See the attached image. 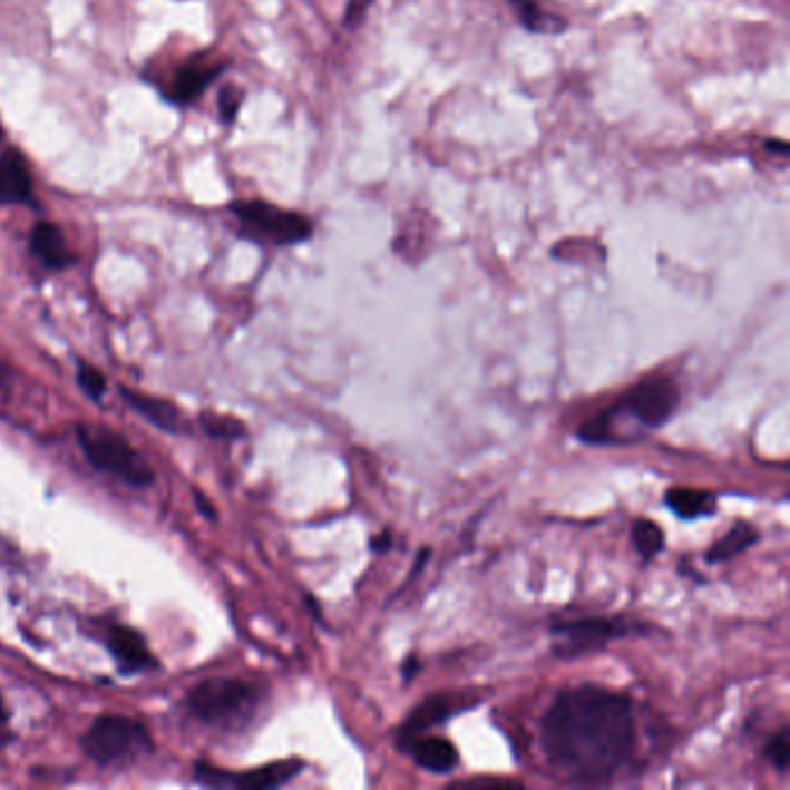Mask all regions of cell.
I'll return each mask as SVG.
<instances>
[{"instance_id":"cell-31","label":"cell","mask_w":790,"mask_h":790,"mask_svg":"<svg viewBox=\"0 0 790 790\" xmlns=\"http://www.w3.org/2000/svg\"><path fill=\"white\" fill-rule=\"evenodd\" d=\"M3 137H6V130H3V126H0V142H3Z\"/></svg>"},{"instance_id":"cell-19","label":"cell","mask_w":790,"mask_h":790,"mask_svg":"<svg viewBox=\"0 0 790 790\" xmlns=\"http://www.w3.org/2000/svg\"><path fill=\"white\" fill-rule=\"evenodd\" d=\"M631 540L642 562H652L665 549V534L652 519H635L631 529Z\"/></svg>"},{"instance_id":"cell-23","label":"cell","mask_w":790,"mask_h":790,"mask_svg":"<svg viewBox=\"0 0 790 790\" xmlns=\"http://www.w3.org/2000/svg\"><path fill=\"white\" fill-rule=\"evenodd\" d=\"M244 94L240 89H225L221 96V116L223 121H232L234 116H237L240 107H242Z\"/></svg>"},{"instance_id":"cell-14","label":"cell","mask_w":790,"mask_h":790,"mask_svg":"<svg viewBox=\"0 0 790 790\" xmlns=\"http://www.w3.org/2000/svg\"><path fill=\"white\" fill-rule=\"evenodd\" d=\"M31 251L49 270H66L75 265V255L70 253L64 232L53 223H38L31 232Z\"/></svg>"},{"instance_id":"cell-22","label":"cell","mask_w":790,"mask_h":790,"mask_svg":"<svg viewBox=\"0 0 790 790\" xmlns=\"http://www.w3.org/2000/svg\"><path fill=\"white\" fill-rule=\"evenodd\" d=\"M77 383L94 401H100L107 392V378L96 367H89V364H79Z\"/></svg>"},{"instance_id":"cell-11","label":"cell","mask_w":790,"mask_h":790,"mask_svg":"<svg viewBox=\"0 0 790 790\" xmlns=\"http://www.w3.org/2000/svg\"><path fill=\"white\" fill-rule=\"evenodd\" d=\"M105 645L126 672H142L156 665V659L146 647L144 637L128 626L109 624L105 631Z\"/></svg>"},{"instance_id":"cell-27","label":"cell","mask_w":790,"mask_h":790,"mask_svg":"<svg viewBox=\"0 0 790 790\" xmlns=\"http://www.w3.org/2000/svg\"><path fill=\"white\" fill-rule=\"evenodd\" d=\"M195 504H197V508H199V513H202L204 517L216 519V508H214V504H212L209 499H204V494H202L199 489H195Z\"/></svg>"},{"instance_id":"cell-16","label":"cell","mask_w":790,"mask_h":790,"mask_svg":"<svg viewBox=\"0 0 790 790\" xmlns=\"http://www.w3.org/2000/svg\"><path fill=\"white\" fill-rule=\"evenodd\" d=\"M121 394H124V399L128 401L130 408H135V411L142 418H146V422H152L158 429L172 431V433H177L182 429L179 408L174 406L172 401L158 399V397H152V394H142V392H135V390H128V388H124Z\"/></svg>"},{"instance_id":"cell-3","label":"cell","mask_w":790,"mask_h":790,"mask_svg":"<svg viewBox=\"0 0 790 790\" xmlns=\"http://www.w3.org/2000/svg\"><path fill=\"white\" fill-rule=\"evenodd\" d=\"M645 622L626 617V614H584V617H554L549 633L554 642V656L577 659L605 650L614 640L645 633Z\"/></svg>"},{"instance_id":"cell-9","label":"cell","mask_w":790,"mask_h":790,"mask_svg":"<svg viewBox=\"0 0 790 790\" xmlns=\"http://www.w3.org/2000/svg\"><path fill=\"white\" fill-rule=\"evenodd\" d=\"M476 705L474 700H466L452 693H436V695H427L420 705L408 714V719L399 725L397 730V747L403 749L408 742H413L416 738L429 733L431 728L448 723L452 716L471 710Z\"/></svg>"},{"instance_id":"cell-2","label":"cell","mask_w":790,"mask_h":790,"mask_svg":"<svg viewBox=\"0 0 790 790\" xmlns=\"http://www.w3.org/2000/svg\"><path fill=\"white\" fill-rule=\"evenodd\" d=\"M680 408V388L667 376H652L626 390L603 413L584 422L577 438L589 446L624 443L626 436L640 438L661 429Z\"/></svg>"},{"instance_id":"cell-10","label":"cell","mask_w":790,"mask_h":790,"mask_svg":"<svg viewBox=\"0 0 790 790\" xmlns=\"http://www.w3.org/2000/svg\"><path fill=\"white\" fill-rule=\"evenodd\" d=\"M223 68H225L223 64H216L207 56L191 58V61H186L177 72H174L167 98L179 105L193 103L223 72Z\"/></svg>"},{"instance_id":"cell-13","label":"cell","mask_w":790,"mask_h":790,"mask_svg":"<svg viewBox=\"0 0 790 790\" xmlns=\"http://www.w3.org/2000/svg\"><path fill=\"white\" fill-rule=\"evenodd\" d=\"M0 202L33 204V179L23 156L17 149L0 156Z\"/></svg>"},{"instance_id":"cell-1","label":"cell","mask_w":790,"mask_h":790,"mask_svg":"<svg viewBox=\"0 0 790 790\" xmlns=\"http://www.w3.org/2000/svg\"><path fill=\"white\" fill-rule=\"evenodd\" d=\"M540 747L547 765L568 783H609L637 749L631 695L598 684L562 689L543 714Z\"/></svg>"},{"instance_id":"cell-12","label":"cell","mask_w":790,"mask_h":790,"mask_svg":"<svg viewBox=\"0 0 790 790\" xmlns=\"http://www.w3.org/2000/svg\"><path fill=\"white\" fill-rule=\"evenodd\" d=\"M401 751L411 755L418 768L433 774H450L459 763V753L450 740L429 738L427 733L416 738L413 742H408Z\"/></svg>"},{"instance_id":"cell-24","label":"cell","mask_w":790,"mask_h":790,"mask_svg":"<svg viewBox=\"0 0 790 790\" xmlns=\"http://www.w3.org/2000/svg\"><path fill=\"white\" fill-rule=\"evenodd\" d=\"M369 8H371V0H350L348 8H345V14H343V23L348 28H358L364 21Z\"/></svg>"},{"instance_id":"cell-7","label":"cell","mask_w":790,"mask_h":790,"mask_svg":"<svg viewBox=\"0 0 790 790\" xmlns=\"http://www.w3.org/2000/svg\"><path fill=\"white\" fill-rule=\"evenodd\" d=\"M257 702V689L242 680H204L186 695V705L193 716L204 723H227L242 719Z\"/></svg>"},{"instance_id":"cell-4","label":"cell","mask_w":790,"mask_h":790,"mask_svg":"<svg viewBox=\"0 0 790 790\" xmlns=\"http://www.w3.org/2000/svg\"><path fill=\"white\" fill-rule=\"evenodd\" d=\"M77 443L94 468L124 480L130 487H149L154 468L126 441L121 433L98 425H79Z\"/></svg>"},{"instance_id":"cell-21","label":"cell","mask_w":790,"mask_h":790,"mask_svg":"<svg viewBox=\"0 0 790 790\" xmlns=\"http://www.w3.org/2000/svg\"><path fill=\"white\" fill-rule=\"evenodd\" d=\"M763 755L770 760L772 768L779 774H786L788 770V755H790V742H788V728H779L777 733L765 742Z\"/></svg>"},{"instance_id":"cell-30","label":"cell","mask_w":790,"mask_h":790,"mask_svg":"<svg viewBox=\"0 0 790 790\" xmlns=\"http://www.w3.org/2000/svg\"><path fill=\"white\" fill-rule=\"evenodd\" d=\"M3 383H6V367L0 364V386H3Z\"/></svg>"},{"instance_id":"cell-8","label":"cell","mask_w":790,"mask_h":790,"mask_svg":"<svg viewBox=\"0 0 790 790\" xmlns=\"http://www.w3.org/2000/svg\"><path fill=\"white\" fill-rule=\"evenodd\" d=\"M304 763L302 760H279V763L257 768L251 772H227L218 770L209 763H197L195 765V777L197 781L207 786H237V788H248V790H265V788H276L287 783L290 779H295L302 772Z\"/></svg>"},{"instance_id":"cell-29","label":"cell","mask_w":790,"mask_h":790,"mask_svg":"<svg viewBox=\"0 0 790 790\" xmlns=\"http://www.w3.org/2000/svg\"><path fill=\"white\" fill-rule=\"evenodd\" d=\"M768 149H779L777 154H788V144L786 142H765Z\"/></svg>"},{"instance_id":"cell-26","label":"cell","mask_w":790,"mask_h":790,"mask_svg":"<svg viewBox=\"0 0 790 790\" xmlns=\"http://www.w3.org/2000/svg\"><path fill=\"white\" fill-rule=\"evenodd\" d=\"M371 549L376 554H386L392 549V534L390 531H380L378 536L371 538Z\"/></svg>"},{"instance_id":"cell-25","label":"cell","mask_w":790,"mask_h":790,"mask_svg":"<svg viewBox=\"0 0 790 790\" xmlns=\"http://www.w3.org/2000/svg\"><path fill=\"white\" fill-rule=\"evenodd\" d=\"M8 740H10V716L6 710L3 695H0V747H6Z\"/></svg>"},{"instance_id":"cell-20","label":"cell","mask_w":790,"mask_h":790,"mask_svg":"<svg viewBox=\"0 0 790 790\" xmlns=\"http://www.w3.org/2000/svg\"><path fill=\"white\" fill-rule=\"evenodd\" d=\"M199 420H202V427L207 429V433L214 436V438H227V441H237V438H242L246 433V427L237 418L204 413Z\"/></svg>"},{"instance_id":"cell-18","label":"cell","mask_w":790,"mask_h":790,"mask_svg":"<svg viewBox=\"0 0 790 790\" xmlns=\"http://www.w3.org/2000/svg\"><path fill=\"white\" fill-rule=\"evenodd\" d=\"M519 21L534 33H562L566 21L562 17H554L540 8L538 0H510Z\"/></svg>"},{"instance_id":"cell-15","label":"cell","mask_w":790,"mask_h":790,"mask_svg":"<svg viewBox=\"0 0 790 790\" xmlns=\"http://www.w3.org/2000/svg\"><path fill=\"white\" fill-rule=\"evenodd\" d=\"M665 506L675 517H680L684 521H693V519L712 517L719 508V499H716V494H712L708 489L670 487L665 491Z\"/></svg>"},{"instance_id":"cell-6","label":"cell","mask_w":790,"mask_h":790,"mask_svg":"<svg viewBox=\"0 0 790 790\" xmlns=\"http://www.w3.org/2000/svg\"><path fill=\"white\" fill-rule=\"evenodd\" d=\"M230 212L237 216L244 237L262 244L292 246L306 242L313 234V225L309 218L274 207V204L262 199L234 202Z\"/></svg>"},{"instance_id":"cell-5","label":"cell","mask_w":790,"mask_h":790,"mask_svg":"<svg viewBox=\"0 0 790 790\" xmlns=\"http://www.w3.org/2000/svg\"><path fill=\"white\" fill-rule=\"evenodd\" d=\"M81 749L94 763L111 765L139 753H149L154 740L142 721L121 714H103L84 733Z\"/></svg>"},{"instance_id":"cell-28","label":"cell","mask_w":790,"mask_h":790,"mask_svg":"<svg viewBox=\"0 0 790 790\" xmlns=\"http://www.w3.org/2000/svg\"><path fill=\"white\" fill-rule=\"evenodd\" d=\"M420 670V661L416 659V656H408L406 661H403V665H401V675H403V680H406V684L408 682H413V677H416V672Z\"/></svg>"},{"instance_id":"cell-17","label":"cell","mask_w":790,"mask_h":790,"mask_svg":"<svg viewBox=\"0 0 790 790\" xmlns=\"http://www.w3.org/2000/svg\"><path fill=\"white\" fill-rule=\"evenodd\" d=\"M760 540V531L755 529L753 524L747 521H738L730 526V529L705 552V562L708 564H725L730 559L740 557L742 552H747L749 547H753Z\"/></svg>"}]
</instances>
